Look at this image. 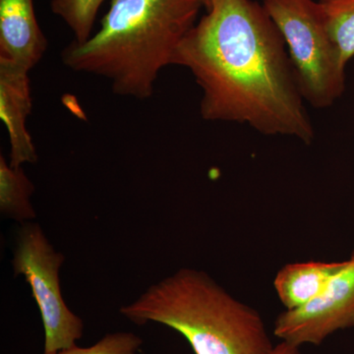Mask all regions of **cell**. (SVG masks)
<instances>
[{
  "mask_svg": "<svg viewBox=\"0 0 354 354\" xmlns=\"http://www.w3.org/2000/svg\"><path fill=\"white\" fill-rule=\"evenodd\" d=\"M171 65L189 70L201 87L204 120L313 142L285 39L258 2L215 0L181 39Z\"/></svg>",
  "mask_w": 354,
  "mask_h": 354,
  "instance_id": "1",
  "label": "cell"
},
{
  "mask_svg": "<svg viewBox=\"0 0 354 354\" xmlns=\"http://www.w3.org/2000/svg\"><path fill=\"white\" fill-rule=\"evenodd\" d=\"M201 8L197 0H111L99 31L70 43L62 62L109 79L115 95L148 99Z\"/></svg>",
  "mask_w": 354,
  "mask_h": 354,
  "instance_id": "2",
  "label": "cell"
},
{
  "mask_svg": "<svg viewBox=\"0 0 354 354\" xmlns=\"http://www.w3.org/2000/svg\"><path fill=\"white\" fill-rule=\"evenodd\" d=\"M120 313L135 325L167 326L195 354H272L260 314L232 297L209 274L183 268L149 288Z\"/></svg>",
  "mask_w": 354,
  "mask_h": 354,
  "instance_id": "3",
  "label": "cell"
},
{
  "mask_svg": "<svg viewBox=\"0 0 354 354\" xmlns=\"http://www.w3.org/2000/svg\"><path fill=\"white\" fill-rule=\"evenodd\" d=\"M263 6L288 46L305 101L328 108L346 88V64L330 39L318 1L264 0Z\"/></svg>",
  "mask_w": 354,
  "mask_h": 354,
  "instance_id": "4",
  "label": "cell"
},
{
  "mask_svg": "<svg viewBox=\"0 0 354 354\" xmlns=\"http://www.w3.org/2000/svg\"><path fill=\"white\" fill-rule=\"evenodd\" d=\"M64 260V254L55 251L38 223H23L16 237L13 272L15 277H25L41 312L44 353L72 348L84 335L82 319L62 297L59 270Z\"/></svg>",
  "mask_w": 354,
  "mask_h": 354,
  "instance_id": "5",
  "label": "cell"
},
{
  "mask_svg": "<svg viewBox=\"0 0 354 354\" xmlns=\"http://www.w3.org/2000/svg\"><path fill=\"white\" fill-rule=\"evenodd\" d=\"M354 327V249L348 264L330 281L322 295L305 306L286 310L274 322V334L299 348L322 344L339 330Z\"/></svg>",
  "mask_w": 354,
  "mask_h": 354,
  "instance_id": "6",
  "label": "cell"
},
{
  "mask_svg": "<svg viewBox=\"0 0 354 354\" xmlns=\"http://www.w3.org/2000/svg\"><path fill=\"white\" fill-rule=\"evenodd\" d=\"M31 111L29 71L0 62V118L8 131L11 167H20L38 160L36 147L27 129Z\"/></svg>",
  "mask_w": 354,
  "mask_h": 354,
  "instance_id": "7",
  "label": "cell"
},
{
  "mask_svg": "<svg viewBox=\"0 0 354 354\" xmlns=\"http://www.w3.org/2000/svg\"><path fill=\"white\" fill-rule=\"evenodd\" d=\"M48 39L37 20L34 0H0V62L31 71Z\"/></svg>",
  "mask_w": 354,
  "mask_h": 354,
  "instance_id": "8",
  "label": "cell"
},
{
  "mask_svg": "<svg viewBox=\"0 0 354 354\" xmlns=\"http://www.w3.org/2000/svg\"><path fill=\"white\" fill-rule=\"evenodd\" d=\"M346 264L348 260L308 261L286 265L277 274L274 290L286 310L300 308L322 295L330 281Z\"/></svg>",
  "mask_w": 354,
  "mask_h": 354,
  "instance_id": "9",
  "label": "cell"
},
{
  "mask_svg": "<svg viewBox=\"0 0 354 354\" xmlns=\"http://www.w3.org/2000/svg\"><path fill=\"white\" fill-rule=\"evenodd\" d=\"M34 184L26 176L22 167H13L0 156V213L11 220L25 223L34 220L36 212L32 208L31 196Z\"/></svg>",
  "mask_w": 354,
  "mask_h": 354,
  "instance_id": "10",
  "label": "cell"
},
{
  "mask_svg": "<svg viewBox=\"0 0 354 354\" xmlns=\"http://www.w3.org/2000/svg\"><path fill=\"white\" fill-rule=\"evenodd\" d=\"M330 39L348 64L354 57V0H318Z\"/></svg>",
  "mask_w": 354,
  "mask_h": 354,
  "instance_id": "11",
  "label": "cell"
},
{
  "mask_svg": "<svg viewBox=\"0 0 354 354\" xmlns=\"http://www.w3.org/2000/svg\"><path fill=\"white\" fill-rule=\"evenodd\" d=\"M106 0H51L53 14L62 18L74 35V41L84 43L92 36L100 7Z\"/></svg>",
  "mask_w": 354,
  "mask_h": 354,
  "instance_id": "12",
  "label": "cell"
},
{
  "mask_svg": "<svg viewBox=\"0 0 354 354\" xmlns=\"http://www.w3.org/2000/svg\"><path fill=\"white\" fill-rule=\"evenodd\" d=\"M142 344L143 339L133 333L118 332L104 335L88 348H79L76 344L57 353L44 354H138Z\"/></svg>",
  "mask_w": 354,
  "mask_h": 354,
  "instance_id": "13",
  "label": "cell"
},
{
  "mask_svg": "<svg viewBox=\"0 0 354 354\" xmlns=\"http://www.w3.org/2000/svg\"><path fill=\"white\" fill-rule=\"evenodd\" d=\"M298 346H292L286 342H281L278 346H274L272 354H300Z\"/></svg>",
  "mask_w": 354,
  "mask_h": 354,
  "instance_id": "14",
  "label": "cell"
},
{
  "mask_svg": "<svg viewBox=\"0 0 354 354\" xmlns=\"http://www.w3.org/2000/svg\"><path fill=\"white\" fill-rule=\"evenodd\" d=\"M197 1L201 4L202 7H204V8L208 11L209 9L211 8L212 4H213V2L215 1V0H197Z\"/></svg>",
  "mask_w": 354,
  "mask_h": 354,
  "instance_id": "15",
  "label": "cell"
}]
</instances>
